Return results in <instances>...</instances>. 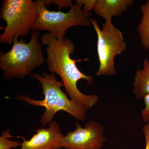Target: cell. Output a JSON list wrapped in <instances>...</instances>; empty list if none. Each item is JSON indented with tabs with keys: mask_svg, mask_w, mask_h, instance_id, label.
<instances>
[{
	"mask_svg": "<svg viewBox=\"0 0 149 149\" xmlns=\"http://www.w3.org/2000/svg\"><path fill=\"white\" fill-rule=\"evenodd\" d=\"M41 42L46 46L48 70L51 73L61 77L70 99L80 104L86 109H92L98 102L99 96L83 94L77 87V82L82 79L89 85L93 84V76L84 74L76 64L78 61H88V59L75 60L71 58L70 55L74 53L75 47L72 40L66 37L58 40L47 32L42 36Z\"/></svg>",
	"mask_w": 149,
	"mask_h": 149,
	"instance_id": "1",
	"label": "cell"
},
{
	"mask_svg": "<svg viewBox=\"0 0 149 149\" xmlns=\"http://www.w3.org/2000/svg\"><path fill=\"white\" fill-rule=\"evenodd\" d=\"M55 73L43 72L33 74L32 79L39 81L42 88L45 97L42 100H33L27 95H18L15 99L36 107H43L45 108V113L41 116L40 122L45 126L52 120L58 112H66L77 120H87L88 110L80 104L69 99L66 93H63L61 87L63 86L62 81H59Z\"/></svg>",
	"mask_w": 149,
	"mask_h": 149,
	"instance_id": "2",
	"label": "cell"
},
{
	"mask_svg": "<svg viewBox=\"0 0 149 149\" xmlns=\"http://www.w3.org/2000/svg\"><path fill=\"white\" fill-rule=\"evenodd\" d=\"M39 31L32 30L29 42L17 38L11 49L0 54V68L3 78L9 80L32 75V72L45 61Z\"/></svg>",
	"mask_w": 149,
	"mask_h": 149,
	"instance_id": "3",
	"label": "cell"
},
{
	"mask_svg": "<svg viewBox=\"0 0 149 149\" xmlns=\"http://www.w3.org/2000/svg\"><path fill=\"white\" fill-rule=\"evenodd\" d=\"M37 1L3 0L1 17L6 23L0 35V42L10 45L19 37H24L32 30L38 15Z\"/></svg>",
	"mask_w": 149,
	"mask_h": 149,
	"instance_id": "4",
	"label": "cell"
},
{
	"mask_svg": "<svg viewBox=\"0 0 149 149\" xmlns=\"http://www.w3.org/2000/svg\"><path fill=\"white\" fill-rule=\"evenodd\" d=\"M38 17L32 30L48 32L58 40L65 37L68 29L74 26L90 27L92 13H86L82 6L73 4L67 13L50 11L47 8L45 0L37 1Z\"/></svg>",
	"mask_w": 149,
	"mask_h": 149,
	"instance_id": "5",
	"label": "cell"
},
{
	"mask_svg": "<svg viewBox=\"0 0 149 149\" xmlns=\"http://www.w3.org/2000/svg\"><path fill=\"white\" fill-rule=\"evenodd\" d=\"M96 34L99 67L97 76H113L116 74L114 60L116 56L126 50L122 32L112 24H102L101 29L95 18L90 19Z\"/></svg>",
	"mask_w": 149,
	"mask_h": 149,
	"instance_id": "6",
	"label": "cell"
},
{
	"mask_svg": "<svg viewBox=\"0 0 149 149\" xmlns=\"http://www.w3.org/2000/svg\"><path fill=\"white\" fill-rule=\"evenodd\" d=\"M75 130L64 136L61 146L65 149H100L106 141L104 128L95 120L88 121L84 127L76 122Z\"/></svg>",
	"mask_w": 149,
	"mask_h": 149,
	"instance_id": "7",
	"label": "cell"
},
{
	"mask_svg": "<svg viewBox=\"0 0 149 149\" xmlns=\"http://www.w3.org/2000/svg\"><path fill=\"white\" fill-rule=\"evenodd\" d=\"M64 136L58 123L52 120L49 128L37 129L36 134L29 140L23 136L18 137L22 140L20 149H61Z\"/></svg>",
	"mask_w": 149,
	"mask_h": 149,
	"instance_id": "8",
	"label": "cell"
},
{
	"mask_svg": "<svg viewBox=\"0 0 149 149\" xmlns=\"http://www.w3.org/2000/svg\"><path fill=\"white\" fill-rule=\"evenodd\" d=\"M133 0H97L94 12L104 19L105 23H112V18L121 16L129 7Z\"/></svg>",
	"mask_w": 149,
	"mask_h": 149,
	"instance_id": "9",
	"label": "cell"
},
{
	"mask_svg": "<svg viewBox=\"0 0 149 149\" xmlns=\"http://www.w3.org/2000/svg\"><path fill=\"white\" fill-rule=\"evenodd\" d=\"M133 93L138 100L149 94V60L144 59L143 68L136 71L133 80Z\"/></svg>",
	"mask_w": 149,
	"mask_h": 149,
	"instance_id": "10",
	"label": "cell"
},
{
	"mask_svg": "<svg viewBox=\"0 0 149 149\" xmlns=\"http://www.w3.org/2000/svg\"><path fill=\"white\" fill-rule=\"evenodd\" d=\"M142 14L141 22L138 27V32L141 45L146 50H149V0L143 4L140 8Z\"/></svg>",
	"mask_w": 149,
	"mask_h": 149,
	"instance_id": "11",
	"label": "cell"
},
{
	"mask_svg": "<svg viewBox=\"0 0 149 149\" xmlns=\"http://www.w3.org/2000/svg\"><path fill=\"white\" fill-rule=\"evenodd\" d=\"M12 137L10 135V130L9 129L2 131L0 136V149H16L21 146V143L10 139Z\"/></svg>",
	"mask_w": 149,
	"mask_h": 149,
	"instance_id": "12",
	"label": "cell"
},
{
	"mask_svg": "<svg viewBox=\"0 0 149 149\" xmlns=\"http://www.w3.org/2000/svg\"><path fill=\"white\" fill-rule=\"evenodd\" d=\"M97 0H76L75 3L77 4L83 6V10L86 13H91L92 10H94L97 4Z\"/></svg>",
	"mask_w": 149,
	"mask_h": 149,
	"instance_id": "13",
	"label": "cell"
},
{
	"mask_svg": "<svg viewBox=\"0 0 149 149\" xmlns=\"http://www.w3.org/2000/svg\"><path fill=\"white\" fill-rule=\"evenodd\" d=\"M145 107L141 111V117L144 122L149 123V94L144 97L143 98Z\"/></svg>",
	"mask_w": 149,
	"mask_h": 149,
	"instance_id": "14",
	"label": "cell"
},
{
	"mask_svg": "<svg viewBox=\"0 0 149 149\" xmlns=\"http://www.w3.org/2000/svg\"><path fill=\"white\" fill-rule=\"evenodd\" d=\"M52 2L57 6L58 10L62 8H70L73 4L72 1L71 0H55L52 1Z\"/></svg>",
	"mask_w": 149,
	"mask_h": 149,
	"instance_id": "15",
	"label": "cell"
},
{
	"mask_svg": "<svg viewBox=\"0 0 149 149\" xmlns=\"http://www.w3.org/2000/svg\"><path fill=\"white\" fill-rule=\"evenodd\" d=\"M143 131L146 142V146L145 149H149V123L144 125L143 127Z\"/></svg>",
	"mask_w": 149,
	"mask_h": 149,
	"instance_id": "16",
	"label": "cell"
}]
</instances>
